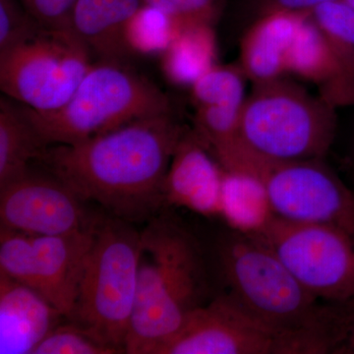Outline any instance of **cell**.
Returning <instances> with one entry per match:
<instances>
[{
	"label": "cell",
	"mask_w": 354,
	"mask_h": 354,
	"mask_svg": "<svg viewBox=\"0 0 354 354\" xmlns=\"http://www.w3.org/2000/svg\"><path fill=\"white\" fill-rule=\"evenodd\" d=\"M184 130L174 113L160 114L74 145L48 146L37 162L84 202L147 223L165 205V177Z\"/></svg>",
	"instance_id": "6da1fadb"
},
{
	"label": "cell",
	"mask_w": 354,
	"mask_h": 354,
	"mask_svg": "<svg viewBox=\"0 0 354 354\" xmlns=\"http://www.w3.org/2000/svg\"><path fill=\"white\" fill-rule=\"evenodd\" d=\"M212 298L199 242L171 216L158 214L141 232L138 286L125 353L153 354Z\"/></svg>",
	"instance_id": "7a4b0ae2"
},
{
	"label": "cell",
	"mask_w": 354,
	"mask_h": 354,
	"mask_svg": "<svg viewBox=\"0 0 354 354\" xmlns=\"http://www.w3.org/2000/svg\"><path fill=\"white\" fill-rule=\"evenodd\" d=\"M227 295L264 322L291 332L341 342V305L327 304L304 288L277 254L255 234L232 230L216 245Z\"/></svg>",
	"instance_id": "3957f363"
},
{
	"label": "cell",
	"mask_w": 354,
	"mask_h": 354,
	"mask_svg": "<svg viewBox=\"0 0 354 354\" xmlns=\"http://www.w3.org/2000/svg\"><path fill=\"white\" fill-rule=\"evenodd\" d=\"M48 146L74 145L133 121L174 113L171 99L122 62L100 60L62 108L39 113L21 104Z\"/></svg>",
	"instance_id": "277c9868"
},
{
	"label": "cell",
	"mask_w": 354,
	"mask_h": 354,
	"mask_svg": "<svg viewBox=\"0 0 354 354\" xmlns=\"http://www.w3.org/2000/svg\"><path fill=\"white\" fill-rule=\"evenodd\" d=\"M335 109L283 77L253 84L241 111L242 145L272 162L324 158L337 133Z\"/></svg>",
	"instance_id": "5b68a950"
},
{
	"label": "cell",
	"mask_w": 354,
	"mask_h": 354,
	"mask_svg": "<svg viewBox=\"0 0 354 354\" xmlns=\"http://www.w3.org/2000/svg\"><path fill=\"white\" fill-rule=\"evenodd\" d=\"M141 232L128 223L101 214L95 223L73 314L76 321L125 353L136 301Z\"/></svg>",
	"instance_id": "8992f818"
},
{
	"label": "cell",
	"mask_w": 354,
	"mask_h": 354,
	"mask_svg": "<svg viewBox=\"0 0 354 354\" xmlns=\"http://www.w3.org/2000/svg\"><path fill=\"white\" fill-rule=\"evenodd\" d=\"M334 349L323 335L264 322L225 292L195 310L153 354H327Z\"/></svg>",
	"instance_id": "52a82bcc"
},
{
	"label": "cell",
	"mask_w": 354,
	"mask_h": 354,
	"mask_svg": "<svg viewBox=\"0 0 354 354\" xmlns=\"http://www.w3.org/2000/svg\"><path fill=\"white\" fill-rule=\"evenodd\" d=\"M92 57L73 30L41 27L31 38L0 53V88L34 111H57L94 65Z\"/></svg>",
	"instance_id": "ba28073f"
},
{
	"label": "cell",
	"mask_w": 354,
	"mask_h": 354,
	"mask_svg": "<svg viewBox=\"0 0 354 354\" xmlns=\"http://www.w3.org/2000/svg\"><path fill=\"white\" fill-rule=\"evenodd\" d=\"M310 293L327 304L354 298V234L274 216L258 234Z\"/></svg>",
	"instance_id": "9c48e42d"
},
{
	"label": "cell",
	"mask_w": 354,
	"mask_h": 354,
	"mask_svg": "<svg viewBox=\"0 0 354 354\" xmlns=\"http://www.w3.org/2000/svg\"><path fill=\"white\" fill-rule=\"evenodd\" d=\"M251 158L247 172L262 181L274 216L333 225L354 234V193L324 158L290 162Z\"/></svg>",
	"instance_id": "30bf717a"
},
{
	"label": "cell",
	"mask_w": 354,
	"mask_h": 354,
	"mask_svg": "<svg viewBox=\"0 0 354 354\" xmlns=\"http://www.w3.org/2000/svg\"><path fill=\"white\" fill-rule=\"evenodd\" d=\"M85 203L50 171L30 169L0 188V227L36 236L82 232L101 215L88 211Z\"/></svg>",
	"instance_id": "8fae6325"
},
{
	"label": "cell",
	"mask_w": 354,
	"mask_h": 354,
	"mask_svg": "<svg viewBox=\"0 0 354 354\" xmlns=\"http://www.w3.org/2000/svg\"><path fill=\"white\" fill-rule=\"evenodd\" d=\"M223 169L194 130H184L165 183V204L220 216Z\"/></svg>",
	"instance_id": "7c38bea8"
},
{
	"label": "cell",
	"mask_w": 354,
	"mask_h": 354,
	"mask_svg": "<svg viewBox=\"0 0 354 354\" xmlns=\"http://www.w3.org/2000/svg\"><path fill=\"white\" fill-rule=\"evenodd\" d=\"M95 223L88 230L74 234L50 236L31 235L39 292L66 319L71 318L73 314L84 270L94 241Z\"/></svg>",
	"instance_id": "4fadbf2b"
},
{
	"label": "cell",
	"mask_w": 354,
	"mask_h": 354,
	"mask_svg": "<svg viewBox=\"0 0 354 354\" xmlns=\"http://www.w3.org/2000/svg\"><path fill=\"white\" fill-rule=\"evenodd\" d=\"M286 73L313 83L319 88V95L335 109L354 106V75L309 12L300 23L288 50Z\"/></svg>",
	"instance_id": "5bb4252c"
},
{
	"label": "cell",
	"mask_w": 354,
	"mask_h": 354,
	"mask_svg": "<svg viewBox=\"0 0 354 354\" xmlns=\"http://www.w3.org/2000/svg\"><path fill=\"white\" fill-rule=\"evenodd\" d=\"M64 319L36 290L0 274V354H32Z\"/></svg>",
	"instance_id": "9a60e30c"
},
{
	"label": "cell",
	"mask_w": 354,
	"mask_h": 354,
	"mask_svg": "<svg viewBox=\"0 0 354 354\" xmlns=\"http://www.w3.org/2000/svg\"><path fill=\"white\" fill-rule=\"evenodd\" d=\"M307 12L261 14L242 37L239 65L247 80L268 82L286 73V57Z\"/></svg>",
	"instance_id": "2e32d148"
},
{
	"label": "cell",
	"mask_w": 354,
	"mask_h": 354,
	"mask_svg": "<svg viewBox=\"0 0 354 354\" xmlns=\"http://www.w3.org/2000/svg\"><path fill=\"white\" fill-rule=\"evenodd\" d=\"M48 145L32 127L18 102L0 99V188L30 171Z\"/></svg>",
	"instance_id": "e0dca14e"
},
{
	"label": "cell",
	"mask_w": 354,
	"mask_h": 354,
	"mask_svg": "<svg viewBox=\"0 0 354 354\" xmlns=\"http://www.w3.org/2000/svg\"><path fill=\"white\" fill-rule=\"evenodd\" d=\"M220 216L230 230L258 234L274 216L262 181L248 172L223 169Z\"/></svg>",
	"instance_id": "ac0fdd59"
},
{
	"label": "cell",
	"mask_w": 354,
	"mask_h": 354,
	"mask_svg": "<svg viewBox=\"0 0 354 354\" xmlns=\"http://www.w3.org/2000/svg\"><path fill=\"white\" fill-rule=\"evenodd\" d=\"M71 23L97 62H122L131 55L127 39L113 24L108 0H76Z\"/></svg>",
	"instance_id": "d6986e66"
},
{
	"label": "cell",
	"mask_w": 354,
	"mask_h": 354,
	"mask_svg": "<svg viewBox=\"0 0 354 354\" xmlns=\"http://www.w3.org/2000/svg\"><path fill=\"white\" fill-rule=\"evenodd\" d=\"M216 53L214 27L188 26L164 51V68L174 82L192 84L214 65Z\"/></svg>",
	"instance_id": "ffe728a7"
},
{
	"label": "cell",
	"mask_w": 354,
	"mask_h": 354,
	"mask_svg": "<svg viewBox=\"0 0 354 354\" xmlns=\"http://www.w3.org/2000/svg\"><path fill=\"white\" fill-rule=\"evenodd\" d=\"M246 76L237 65H212L191 84L195 108L241 109L245 101Z\"/></svg>",
	"instance_id": "44dd1931"
},
{
	"label": "cell",
	"mask_w": 354,
	"mask_h": 354,
	"mask_svg": "<svg viewBox=\"0 0 354 354\" xmlns=\"http://www.w3.org/2000/svg\"><path fill=\"white\" fill-rule=\"evenodd\" d=\"M309 15L354 75V8L337 0L315 7Z\"/></svg>",
	"instance_id": "7402d4cb"
},
{
	"label": "cell",
	"mask_w": 354,
	"mask_h": 354,
	"mask_svg": "<svg viewBox=\"0 0 354 354\" xmlns=\"http://www.w3.org/2000/svg\"><path fill=\"white\" fill-rule=\"evenodd\" d=\"M180 31L167 15L143 6L127 27V41L131 53L165 51Z\"/></svg>",
	"instance_id": "603a6c76"
},
{
	"label": "cell",
	"mask_w": 354,
	"mask_h": 354,
	"mask_svg": "<svg viewBox=\"0 0 354 354\" xmlns=\"http://www.w3.org/2000/svg\"><path fill=\"white\" fill-rule=\"evenodd\" d=\"M120 349L76 321L58 324L32 354H118Z\"/></svg>",
	"instance_id": "cb8c5ba5"
},
{
	"label": "cell",
	"mask_w": 354,
	"mask_h": 354,
	"mask_svg": "<svg viewBox=\"0 0 354 354\" xmlns=\"http://www.w3.org/2000/svg\"><path fill=\"white\" fill-rule=\"evenodd\" d=\"M0 274L41 295L31 235L0 227Z\"/></svg>",
	"instance_id": "d4e9b609"
},
{
	"label": "cell",
	"mask_w": 354,
	"mask_h": 354,
	"mask_svg": "<svg viewBox=\"0 0 354 354\" xmlns=\"http://www.w3.org/2000/svg\"><path fill=\"white\" fill-rule=\"evenodd\" d=\"M167 15L179 29L188 26H214L225 8V0H143Z\"/></svg>",
	"instance_id": "484cf974"
},
{
	"label": "cell",
	"mask_w": 354,
	"mask_h": 354,
	"mask_svg": "<svg viewBox=\"0 0 354 354\" xmlns=\"http://www.w3.org/2000/svg\"><path fill=\"white\" fill-rule=\"evenodd\" d=\"M41 27L20 0H0V53L31 38Z\"/></svg>",
	"instance_id": "4316f807"
},
{
	"label": "cell",
	"mask_w": 354,
	"mask_h": 354,
	"mask_svg": "<svg viewBox=\"0 0 354 354\" xmlns=\"http://www.w3.org/2000/svg\"><path fill=\"white\" fill-rule=\"evenodd\" d=\"M41 27L72 30V11L76 0H20Z\"/></svg>",
	"instance_id": "83f0119b"
},
{
	"label": "cell",
	"mask_w": 354,
	"mask_h": 354,
	"mask_svg": "<svg viewBox=\"0 0 354 354\" xmlns=\"http://www.w3.org/2000/svg\"><path fill=\"white\" fill-rule=\"evenodd\" d=\"M332 1L337 0H260V15L272 11L310 12L315 7Z\"/></svg>",
	"instance_id": "f1b7e54d"
},
{
	"label": "cell",
	"mask_w": 354,
	"mask_h": 354,
	"mask_svg": "<svg viewBox=\"0 0 354 354\" xmlns=\"http://www.w3.org/2000/svg\"><path fill=\"white\" fill-rule=\"evenodd\" d=\"M342 337L335 354H354V298L341 304Z\"/></svg>",
	"instance_id": "f546056e"
},
{
	"label": "cell",
	"mask_w": 354,
	"mask_h": 354,
	"mask_svg": "<svg viewBox=\"0 0 354 354\" xmlns=\"http://www.w3.org/2000/svg\"><path fill=\"white\" fill-rule=\"evenodd\" d=\"M344 1L348 2L349 6H351V7H353V8H354V0H344Z\"/></svg>",
	"instance_id": "4dcf8cb0"
}]
</instances>
